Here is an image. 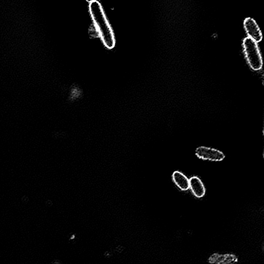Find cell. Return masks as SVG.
Returning a JSON list of instances; mask_svg holds the SVG:
<instances>
[{
	"label": "cell",
	"instance_id": "obj_1",
	"mask_svg": "<svg viewBox=\"0 0 264 264\" xmlns=\"http://www.w3.org/2000/svg\"><path fill=\"white\" fill-rule=\"evenodd\" d=\"M89 9L93 22L104 45L109 49H113L116 45L115 36L100 3L94 0L90 3Z\"/></svg>",
	"mask_w": 264,
	"mask_h": 264
},
{
	"label": "cell",
	"instance_id": "obj_2",
	"mask_svg": "<svg viewBox=\"0 0 264 264\" xmlns=\"http://www.w3.org/2000/svg\"><path fill=\"white\" fill-rule=\"evenodd\" d=\"M243 47L247 59L251 68L255 71L261 69L262 60L257 43L250 37L243 41Z\"/></svg>",
	"mask_w": 264,
	"mask_h": 264
},
{
	"label": "cell",
	"instance_id": "obj_3",
	"mask_svg": "<svg viewBox=\"0 0 264 264\" xmlns=\"http://www.w3.org/2000/svg\"><path fill=\"white\" fill-rule=\"evenodd\" d=\"M196 155L202 159L213 161H220L225 158V155L222 152L206 147L198 148L196 150Z\"/></svg>",
	"mask_w": 264,
	"mask_h": 264
},
{
	"label": "cell",
	"instance_id": "obj_4",
	"mask_svg": "<svg viewBox=\"0 0 264 264\" xmlns=\"http://www.w3.org/2000/svg\"><path fill=\"white\" fill-rule=\"evenodd\" d=\"M245 29L249 37L256 43L260 42L262 39V34L257 25L252 18H247L244 22Z\"/></svg>",
	"mask_w": 264,
	"mask_h": 264
},
{
	"label": "cell",
	"instance_id": "obj_5",
	"mask_svg": "<svg viewBox=\"0 0 264 264\" xmlns=\"http://www.w3.org/2000/svg\"><path fill=\"white\" fill-rule=\"evenodd\" d=\"M208 261L211 263L230 264L237 263L238 259L233 254L214 253L210 256Z\"/></svg>",
	"mask_w": 264,
	"mask_h": 264
},
{
	"label": "cell",
	"instance_id": "obj_6",
	"mask_svg": "<svg viewBox=\"0 0 264 264\" xmlns=\"http://www.w3.org/2000/svg\"><path fill=\"white\" fill-rule=\"evenodd\" d=\"M190 189L193 194L198 198H202L206 194V189L201 179L194 176L189 179Z\"/></svg>",
	"mask_w": 264,
	"mask_h": 264
},
{
	"label": "cell",
	"instance_id": "obj_7",
	"mask_svg": "<svg viewBox=\"0 0 264 264\" xmlns=\"http://www.w3.org/2000/svg\"><path fill=\"white\" fill-rule=\"evenodd\" d=\"M172 179L174 184L181 190L186 191L190 189V181L184 173L175 171L172 174Z\"/></svg>",
	"mask_w": 264,
	"mask_h": 264
},
{
	"label": "cell",
	"instance_id": "obj_8",
	"mask_svg": "<svg viewBox=\"0 0 264 264\" xmlns=\"http://www.w3.org/2000/svg\"><path fill=\"white\" fill-rule=\"evenodd\" d=\"M86 1L88 3H91L93 1H94V0H86Z\"/></svg>",
	"mask_w": 264,
	"mask_h": 264
}]
</instances>
